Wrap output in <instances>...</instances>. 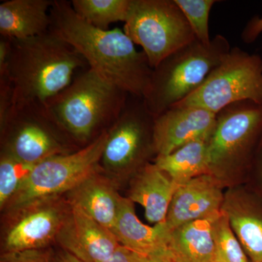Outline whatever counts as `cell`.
I'll use <instances>...</instances> for the list:
<instances>
[{"instance_id":"1","label":"cell","mask_w":262,"mask_h":262,"mask_svg":"<svg viewBox=\"0 0 262 262\" xmlns=\"http://www.w3.org/2000/svg\"><path fill=\"white\" fill-rule=\"evenodd\" d=\"M50 31L75 48L90 68L130 95L144 98L153 69L122 29H98L79 16L70 2L54 0Z\"/></svg>"},{"instance_id":"2","label":"cell","mask_w":262,"mask_h":262,"mask_svg":"<svg viewBox=\"0 0 262 262\" xmlns=\"http://www.w3.org/2000/svg\"><path fill=\"white\" fill-rule=\"evenodd\" d=\"M10 41L6 70L0 77L6 76L13 86V105L46 103L72 83L77 71L89 67L75 48L51 31Z\"/></svg>"},{"instance_id":"3","label":"cell","mask_w":262,"mask_h":262,"mask_svg":"<svg viewBox=\"0 0 262 262\" xmlns=\"http://www.w3.org/2000/svg\"><path fill=\"white\" fill-rule=\"evenodd\" d=\"M129 96L89 67L46 104L70 139L84 147L113 126Z\"/></svg>"},{"instance_id":"4","label":"cell","mask_w":262,"mask_h":262,"mask_svg":"<svg viewBox=\"0 0 262 262\" xmlns=\"http://www.w3.org/2000/svg\"><path fill=\"white\" fill-rule=\"evenodd\" d=\"M228 39L217 34L208 44L194 39L169 55L153 69L144 100L155 117L199 89L231 50Z\"/></svg>"},{"instance_id":"5","label":"cell","mask_w":262,"mask_h":262,"mask_svg":"<svg viewBox=\"0 0 262 262\" xmlns=\"http://www.w3.org/2000/svg\"><path fill=\"white\" fill-rule=\"evenodd\" d=\"M3 151L26 163L77 151L74 141L60 126L46 103H16L3 122Z\"/></svg>"},{"instance_id":"6","label":"cell","mask_w":262,"mask_h":262,"mask_svg":"<svg viewBox=\"0 0 262 262\" xmlns=\"http://www.w3.org/2000/svg\"><path fill=\"white\" fill-rule=\"evenodd\" d=\"M262 141V104L246 101L229 105L217 114L208 142L211 173L250 168Z\"/></svg>"},{"instance_id":"7","label":"cell","mask_w":262,"mask_h":262,"mask_svg":"<svg viewBox=\"0 0 262 262\" xmlns=\"http://www.w3.org/2000/svg\"><path fill=\"white\" fill-rule=\"evenodd\" d=\"M123 31L142 48L152 69L195 39L174 0H131Z\"/></svg>"},{"instance_id":"8","label":"cell","mask_w":262,"mask_h":262,"mask_svg":"<svg viewBox=\"0 0 262 262\" xmlns=\"http://www.w3.org/2000/svg\"><path fill=\"white\" fill-rule=\"evenodd\" d=\"M246 101L262 104V56L234 47L199 89L174 106H196L218 114Z\"/></svg>"},{"instance_id":"9","label":"cell","mask_w":262,"mask_h":262,"mask_svg":"<svg viewBox=\"0 0 262 262\" xmlns=\"http://www.w3.org/2000/svg\"><path fill=\"white\" fill-rule=\"evenodd\" d=\"M155 120L144 98L130 95L120 116L108 130L101 160L106 175L114 180L122 178L137 172L153 155L157 157Z\"/></svg>"},{"instance_id":"10","label":"cell","mask_w":262,"mask_h":262,"mask_svg":"<svg viewBox=\"0 0 262 262\" xmlns=\"http://www.w3.org/2000/svg\"><path fill=\"white\" fill-rule=\"evenodd\" d=\"M108 130L89 144L68 154L56 155L35 165L30 177L5 210L51 196H61L101 168V160Z\"/></svg>"},{"instance_id":"11","label":"cell","mask_w":262,"mask_h":262,"mask_svg":"<svg viewBox=\"0 0 262 262\" xmlns=\"http://www.w3.org/2000/svg\"><path fill=\"white\" fill-rule=\"evenodd\" d=\"M71 205L61 196L42 198L8 211L5 252L42 250L56 241Z\"/></svg>"},{"instance_id":"12","label":"cell","mask_w":262,"mask_h":262,"mask_svg":"<svg viewBox=\"0 0 262 262\" xmlns=\"http://www.w3.org/2000/svg\"><path fill=\"white\" fill-rule=\"evenodd\" d=\"M216 119L217 114L196 106L169 108L155 117L154 146L157 156L170 154L191 141L209 140Z\"/></svg>"},{"instance_id":"13","label":"cell","mask_w":262,"mask_h":262,"mask_svg":"<svg viewBox=\"0 0 262 262\" xmlns=\"http://www.w3.org/2000/svg\"><path fill=\"white\" fill-rule=\"evenodd\" d=\"M56 242L63 250L84 262L105 261L120 245L110 229L72 205Z\"/></svg>"},{"instance_id":"14","label":"cell","mask_w":262,"mask_h":262,"mask_svg":"<svg viewBox=\"0 0 262 262\" xmlns=\"http://www.w3.org/2000/svg\"><path fill=\"white\" fill-rule=\"evenodd\" d=\"M225 196L218 177L203 174L181 185L174 194L165 223L172 230L222 210Z\"/></svg>"},{"instance_id":"15","label":"cell","mask_w":262,"mask_h":262,"mask_svg":"<svg viewBox=\"0 0 262 262\" xmlns=\"http://www.w3.org/2000/svg\"><path fill=\"white\" fill-rule=\"evenodd\" d=\"M222 209L251 262H262V196L256 192H229Z\"/></svg>"},{"instance_id":"16","label":"cell","mask_w":262,"mask_h":262,"mask_svg":"<svg viewBox=\"0 0 262 262\" xmlns=\"http://www.w3.org/2000/svg\"><path fill=\"white\" fill-rule=\"evenodd\" d=\"M101 168L67 192V201L111 230L116 221L122 196L115 180Z\"/></svg>"},{"instance_id":"17","label":"cell","mask_w":262,"mask_h":262,"mask_svg":"<svg viewBox=\"0 0 262 262\" xmlns=\"http://www.w3.org/2000/svg\"><path fill=\"white\" fill-rule=\"evenodd\" d=\"M179 187L168 174L155 163H146L136 172L129 193V199L145 210L151 223L165 222L174 194Z\"/></svg>"},{"instance_id":"18","label":"cell","mask_w":262,"mask_h":262,"mask_svg":"<svg viewBox=\"0 0 262 262\" xmlns=\"http://www.w3.org/2000/svg\"><path fill=\"white\" fill-rule=\"evenodd\" d=\"M111 231L120 245L144 256L168 248L170 229L165 222L154 227L144 225L136 216L134 202L128 198L122 196Z\"/></svg>"},{"instance_id":"19","label":"cell","mask_w":262,"mask_h":262,"mask_svg":"<svg viewBox=\"0 0 262 262\" xmlns=\"http://www.w3.org/2000/svg\"><path fill=\"white\" fill-rule=\"evenodd\" d=\"M51 0H8L0 4V34L27 39L49 32Z\"/></svg>"},{"instance_id":"20","label":"cell","mask_w":262,"mask_h":262,"mask_svg":"<svg viewBox=\"0 0 262 262\" xmlns=\"http://www.w3.org/2000/svg\"><path fill=\"white\" fill-rule=\"evenodd\" d=\"M221 211L170 230L168 248L175 262H215L213 229Z\"/></svg>"},{"instance_id":"21","label":"cell","mask_w":262,"mask_h":262,"mask_svg":"<svg viewBox=\"0 0 262 262\" xmlns=\"http://www.w3.org/2000/svg\"><path fill=\"white\" fill-rule=\"evenodd\" d=\"M208 142L205 139L191 141L170 154L158 155L154 163L180 187L196 177L211 173Z\"/></svg>"},{"instance_id":"22","label":"cell","mask_w":262,"mask_h":262,"mask_svg":"<svg viewBox=\"0 0 262 262\" xmlns=\"http://www.w3.org/2000/svg\"><path fill=\"white\" fill-rule=\"evenodd\" d=\"M131 0H72V8L79 16L98 29L107 30L112 24L125 23Z\"/></svg>"},{"instance_id":"23","label":"cell","mask_w":262,"mask_h":262,"mask_svg":"<svg viewBox=\"0 0 262 262\" xmlns=\"http://www.w3.org/2000/svg\"><path fill=\"white\" fill-rule=\"evenodd\" d=\"M36 165L24 163L2 151L0 159V207L5 209L28 179Z\"/></svg>"},{"instance_id":"24","label":"cell","mask_w":262,"mask_h":262,"mask_svg":"<svg viewBox=\"0 0 262 262\" xmlns=\"http://www.w3.org/2000/svg\"><path fill=\"white\" fill-rule=\"evenodd\" d=\"M213 232L215 262H251L232 228L228 215L222 209Z\"/></svg>"},{"instance_id":"25","label":"cell","mask_w":262,"mask_h":262,"mask_svg":"<svg viewBox=\"0 0 262 262\" xmlns=\"http://www.w3.org/2000/svg\"><path fill=\"white\" fill-rule=\"evenodd\" d=\"M187 19L196 40L208 44L212 38L209 34V16L215 0H174Z\"/></svg>"},{"instance_id":"26","label":"cell","mask_w":262,"mask_h":262,"mask_svg":"<svg viewBox=\"0 0 262 262\" xmlns=\"http://www.w3.org/2000/svg\"><path fill=\"white\" fill-rule=\"evenodd\" d=\"M47 255L48 252L43 249L5 252L0 262H45Z\"/></svg>"},{"instance_id":"27","label":"cell","mask_w":262,"mask_h":262,"mask_svg":"<svg viewBox=\"0 0 262 262\" xmlns=\"http://www.w3.org/2000/svg\"><path fill=\"white\" fill-rule=\"evenodd\" d=\"M13 106V89L6 76L0 77V122L5 120Z\"/></svg>"},{"instance_id":"28","label":"cell","mask_w":262,"mask_h":262,"mask_svg":"<svg viewBox=\"0 0 262 262\" xmlns=\"http://www.w3.org/2000/svg\"><path fill=\"white\" fill-rule=\"evenodd\" d=\"M102 262H146V256L120 245L113 255Z\"/></svg>"},{"instance_id":"29","label":"cell","mask_w":262,"mask_h":262,"mask_svg":"<svg viewBox=\"0 0 262 262\" xmlns=\"http://www.w3.org/2000/svg\"><path fill=\"white\" fill-rule=\"evenodd\" d=\"M262 33V16H255L248 22L242 34L241 39L246 44L254 42Z\"/></svg>"},{"instance_id":"30","label":"cell","mask_w":262,"mask_h":262,"mask_svg":"<svg viewBox=\"0 0 262 262\" xmlns=\"http://www.w3.org/2000/svg\"><path fill=\"white\" fill-rule=\"evenodd\" d=\"M11 41L8 38L1 37L0 39V75H3L6 70L9 58Z\"/></svg>"},{"instance_id":"31","label":"cell","mask_w":262,"mask_h":262,"mask_svg":"<svg viewBox=\"0 0 262 262\" xmlns=\"http://www.w3.org/2000/svg\"><path fill=\"white\" fill-rule=\"evenodd\" d=\"M45 262H84L64 250L56 253L48 252Z\"/></svg>"},{"instance_id":"32","label":"cell","mask_w":262,"mask_h":262,"mask_svg":"<svg viewBox=\"0 0 262 262\" xmlns=\"http://www.w3.org/2000/svg\"><path fill=\"white\" fill-rule=\"evenodd\" d=\"M146 262H175L168 248L160 250L146 256Z\"/></svg>"},{"instance_id":"33","label":"cell","mask_w":262,"mask_h":262,"mask_svg":"<svg viewBox=\"0 0 262 262\" xmlns=\"http://www.w3.org/2000/svg\"><path fill=\"white\" fill-rule=\"evenodd\" d=\"M251 167H253L256 170L258 182H259V187H261V190L257 194L261 195L262 194V141L260 144L259 147L256 151V155L253 158L252 163Z\"/></svg>"},{"instance_id":"34","label":"cell","mask_w":262,"mask_h":262,"mask_svg":"<svg viewBox=\"0 0 262 262\" xmlns=\"http://www.w3.org/2000/svg\"></svg>"}]
</instances>
